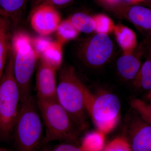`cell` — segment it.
Wrapping results in <instances>:
<instances>
[{
    "label": "cell",
    "mask_w": 151,
    "mask_h": 151,
    "mask_svg": "<svg viewBox=\"0 0 151 151\" xmlns=\"http://www.w3.org/2000/svg\"><path fill=\"white\" fill-rule=\"evenodd\" d=\"M29 0H0V9L15 26L21 21Z\"/></svg>",
    "instance_id": "obj_14"
},
{
    "label": "cell",
    "mask_w": 151,
    "mask_h": 151,
    "mask_svg": "<svg viewBox=\"0 0 151 151\" xmlns=\"http://www.w3.org/2000/svg\"><path fill=\"white\" fill-rule=\"evenodd\" d=\"M57 68L40 60L36 73L37 99H56Z\"/></svg>",
    "instance_id": "obj_11"
},
{
    "label": "cell",
    "mask_w": 151,
    "mask_h": 151,
    "mask_svg": "<svg viewBox=\"0 0 151 151\" xmlns=\"http://www.w3.org/2000/svg\"><path fill=\"white\" fill-rule=\"evenodd\" d=\"M147 0H124L125 1L132 4H138L140 2H144Z\"/></svg>",
    "instance_id": "obj_27"
},
{
    "label": "cell",
    "mask_w": 151,
    "mask_h": 151,
    "mask_svg": "<svg viewBox=\"0 0 151 151\" xmlns=\"http://www.w3.org/2000/svg\"><path fill=\"white\" fill-rule=\"evenodd\" d=\"M103 151H132L128 140L123 137H119L105 146Z\"/></svg>",
    "instance_id": "obj_23"
},
{
    "label": "cell",
    "mask_w": 151,
    "mask_h": 151,
    "mask_svg": "<svg viewBox=\"0 0 151 151\" xmlns=\"http://www.w3.org/2000/svg\"><path fill=\"white\" fill-rule=\"evenodd\" d=\"M113 32L123 53H131L137 47V35L131 29L123 25H115Z\"/></svg>",
    "instance_id": "obj_15"
},
{
    "label": "cell",
    "mask_w": 151,
    "mask_h": 151,
    "mask_svg": "<svg viewBox=\"0 0 151 151\" xmlns=\"http://www.w3.org/2000/svg\"><path fill=\"white\" fill-rule=\"evenodd\" d=\"M142 5L146 6L151 9V0H147L144 2Z\"/></svg>",
    "instance_id": "obj_28"
},
{
    "label": "cell",
    "mask_w": 151,
    "mask_h": 151,
    "mask_svg": "<svg viewBox=\"0 0 151 151\" xmlns=\"http://www.w3.org/2000/svg\"><path fill=\"white\" fill-rule=\"evenodd\" d=\"M96 27L95 32L109 35L113 32L115 24L109 17L104 14H98L94 16Z\"/></svg>",
    "instance_id": "obj_22"
},
{
    "label": "cell",
    "mask_w": 151,
    "mask_h": 151,
    "mask_svg": "<svg viewBox=\"0 0 151 151\" xmlns=\"http://www.w3.org/2000/svg\"><path fill=\"white\" fill-rule=\"evenodd\" d=\"M36 102L45 127L42 145L60 141L79 146L78 129L56 99H37Z\"/></svg>",
    "instance_id": "obj_3"
},
{
    "label": "cell",
    "mask_w": 151,
    "mask_h": 151,
    "mask_svg": "<svg viewBox=\"0 0 151 151\" xmlns=\"http://www.w3.org/2000/svg\"><path fill=\"white\" fill-rule=\"evenodd\" d=\"M90 94L74 67L65 65L60 68L56 100L68 113L79 131H84L88 127L86 102Z\"/></svg>",
    "instance_id": "obj_1"
},
{
    "label": "cell",
    "mask_w": 151,
    "mask_h": 151,
    "mask_svg": "<svg viewBox=\"0 0 151 151\" xmlns=\"http://www.w3.org/2000/svg\"><path fill=\"white\" fill-rule=\"evenodd\" d=\"M105 8L122 19L132 24L143 35L151 36V9L123 0L103 3Z\"/></svg>",
    "instance_id": "obj_8"
},
{
    "label": "cell",
    "mask_w": 151,
    "mask_h": 151,
    "mask_svg": "<svg viewBox=\"0 0 151 151\" xmlns=\"http://www.w3.org/2000/svg\"><path fill=\"white\" fill-rule=\"evenodd\" d=\"M148 97L149 100L150 101V105L151 106V91L150 92H149L148 95Z\"/></svg>",
    "instance_id": "obj_30"
},
{
    "label": "cell",
    "mask_w": 151,
    "mask_h": 151,
    "mask_svg": "<svg viewBox=\"0 0 151 151\" xmlns=\"http://www.w3.org/2000/svg\"><path fill=\"white\" fill-rule=\"evenodd\" d=\"M10 25L9 19L0 14V80L4 71L11 49L9 40Z\"/></svg>",
    "instance_id": "obj_13"
},
{
    "label": "cell",
    "mask_w": 151,
    "mask_h": 151,
    "mask_svg": "<svg viewBox=\"0 0 151 151\" xmlns=\"http://www.w3.org/2000/svg\"><path fill=\"white\" fill-rule=\"evenodd\" d=\"M147 56L139 72L132 81L133 85L141 91H151V48L148 49Z\"/></svg>",
    "instance_id": "obj_16"
},
{
    "label": "cell",
    "mask_w": 151,
    "mask_h": 151,
    "mask_svg": "<svg viewBox=\"0 0 151 151\" xmlns=\"http://www.w3.org/2000/svg\"><path fill=\"white\" fill-rule=\"evenodd\" d=\"M0 14H1L3 15H4V16H5L4 14V13H3V12H2V11L1 10V9H0Z\"/></svg>",
    "instance_id": "obj_32"
},
{
    "label": "cell",
    "mask_w": 151,
    "mask_h": 151,
    "mask_svg": "<svg viewBox=\"0 0 151 151\" xmlns=\"http://www.w3.org/2000/svg\"><path fill=\"white\" fill-rule=\"evenodd\" d=\"M105 134L98 130L87 133L79 147L84 151H103L105 147Z\"/></svg>",
    "instance_id": "obj_19"
},
{
    "label": "cell",
    "mask_w": 151,
    "mask_h": 151,
    "mask_svg": "<svg viewBox=\"0 0 151 151\" xmlns=\"http://www.w3.org/2000/svg\"><path fill=\"white\" fill-rule=\"evenodd\" d=\"M126 131L132 151H151V125L135 112L127 120Z\"/></svg>",
    "instance_id": "obj_9"
},
{
    "label": "cell",
    "mask_w": 151,
    "mask_h": 151,
    "mask_svg": "<svg viewBox=\"0 0 151 151\" xmlns=\"http://www.w3.org/2000/svg\"><path fill=\"white\" fill-rule=\"evenodd\" d=\"M130 104L134 112L151 125V106L150 104L137 98L131 100Z\"/></svg>",
    "instance_id": "obj_21"
},
{
    "label": "cell",
    "mask_w": 151,
    "mask_h": 151,
    "mask_svg": "<svg viewBox=\"0 0 151 151\" xmlns=\"http://www.w3.org/2000/svg\"><path fill=\"white\" fill-rule=\"evenodd\" d=\"M101 1L103 3H109L117 1H119V0H101Z\"/></svg>",
    "instance_id": "obj_29"
},
{
    "label": "cell",
    "mask_w": 151,
    "mask_h": 151,
    "mask_svg": "<svg viewBox=\"0 0 151 151\" xmlns=\"http://www.w3.org/2000/svg\"><path fill=\"white\" fill-rule=\"evenodd\" d=\"M73 1L74 0H45L41 4L48 5L57 9L67 6Z\"/></svg>",
    "instance_id": "obj_25"
},
{
    "label": "cell",
    "mask_w": 151,
    "mask_h": 151,
    "mask_svg": "<svg viewBox=\"0 0 151 151\" xmlns=\"http://www.w3.org/2000/svg\"><path fill=\"white\" fill-rule=\"evenodd\" d=\"M38 111L31 93L21 98L13 130L17 151H38L42 145L43 127Z\"/></svg>",
    "instance_id": "obj_2"
},
{
    "label": "cell",
    "mask_w": 151,
    "mask_h": 151,
    "mask_svg": "<svg viewBox=\"0 0 151 151\" xmlns=\"http://www.w3.org/2000/svg\"><path fill=\"white\" fill-rule=\"evenodd\" d=\"M121 103L115 94L104 92L93 95L92 101L86 107L97 130L106 134L114 129L119 122Z\"/></svg>",
    "instance_id": "obj_6"
},
{
    "label": "cell",
    "mask_w": 151,
    "mask_h": 151,
    "mask_svg": "<svg viewBox=\"0 0 151 151\" xmlns=\"http://www.w3.org/2000/svg\"><path fill=\"white\" fill-rule=\"evenodd\" d=\"M61 21L57 9L45 4H41L32 9L30 18L32 27L41 36L55 32Z\"/></svg>",
    "instance_id": "obj_10"
},
{
    "label": "cell",
    "mask_w": 151,
    "mask_h": 151,
    "mask_svg": "<svg viewBox=\"0 0 151 151\" xmlns=\"http://www.w3.org/2000/svg\"><path fill=\"white\" fill-rule=\"evenodd\" d=\"M143 45H139L134 51L123 53L116 62V69L119 76L126 81L134 79L142 65L141 58L146 49Z\"/></svg>",
    "instance_id": "obj_12"
},
{
    "label": "cell",
    "mask_w": 151,
    "mask_h": 151,
    "mask_svg": "<svg viewBox=\"0 0 151 151\" xmlns=\"http://www.w3.org/2000/svg\"><path fill=\"white\" fill-rule=\"evenodd\" d=\"M14 75L19 87L21 99L30 93V84L38 57L32 39L26 33L18 31L11 40Z\"/></svg>",
    "instance_id": "obj_5"
},
{
    "label": "cell",
    "mask_w": 151,
    "mask_h": 151,
    "mask_svg": "<svg viewBox=\"0 0 151 151\" xmlns=\"http://www.w3.org/2000/svg\"><path fill=\"white\" fill-rule=\"evenodd\" d=\"M56 41L62 46L76 39L80 33L74 27L68 18L61 21L55 31Z\"/></svg>",
    "instance_id": "obj_20"
},
{
    "label": "cell",
    "mask_w": 151,
    "mask_h": 151,
    "mask_svg": "<svg viewBox=\"0 0 151 151\" xmlns=\"http://www.w3.org/2000/svg\"><path fill=\"white\" fill-rule=\"evenodd\" d=\"M62 45L56 41H51L39 56V59L59 70L63 60Z\"/></svg>",
    "instance_id": "obj_17"
},
{
    "label": "cell",
    "mask_w": 151,
    "mask_h": 151,
    "mask_svg": "<svg viewBox=\"0 0 151 151\" xmlns=\"http://www.w3.org/2000/svg\"><path fill=\"white\" fill-rule=\"evenodd\" d=\"M0 151H9L8 150H7L4 148L0 147Z\"/></svg>",
    "instance_id": "obj_31"
},
{
    "label": "cell",
    "mask_w": 151,
    "mask_h": 151,
    "mask_svg": "<svg viewBox=\"0 0 151 151\" xmlns=\"http://www.w3.org/2000/svg\"><path fill=\"white\" fill-rule=\"evenodd\" d=\"M68 18L79 32L89 34L95 32L96 24L94 16L78 12L71 15Z\"/></svg>",
    "instance_id": "obj_18"
},
{
    "label": "cell",
    "mask_w": 151,
    "mask_h": 151,
    "mask_svg": "<svg viewBox=\"0 0 151 151\" xmlns=\"http://www.w3.org/2000/svg\"><path fill=\"white\" fill-rule=\"evenodd\" d=\"M40 151H84L79 146L63 142L53 147L44 148Z\"/></svg>",
    "instance_id": "obj_24"
},
{
    "label": "cell",
    "mask_w": 151,
    "mask_h": 151,
    "mask_svg": "<svg viewBox=\"0 0 151 151\" xmlns=\"http://www.w3.org/2000/svg\"><path fill=\"white\" fill-rule=\"evenodd\" d=\"M113 51V42L108 35L96 33L80 45L78 55L84 65L97 69L108 63Z\"/></svg>",
    "instance_id": "obj_7"
},
{
    "label": "cell",
    "mask_w": 151,
    "mask_h": 151,
    "mask_svg": "<svg viewBox=\"0 0 151 151\" xmlns=\"http://www.w3.org/2000/svg\"><path fill=\"white\" fill-rule=\"evenodd\" d=\"M20 100V90L14 75L13 58L10 49L4 71L0 80L1 139H8L12 134Z\"/></svg>",
    "instance_id": "obj_4"
},
{
    "label": "cell",
    "mask_w": 151,
    "mask_h": 151,
    "mask_svg": "<svg viewBox=\"0 0 151 151\" xmlns=\"http://www.w3.org/2000/svg\"><path fill=\"white\" fill-rule=\"evenodd\" d=\"M45 0H32V9L37 6L42 4Z\"/></svg>",
    "instance_id": "obj_26"
}]
</instances>
